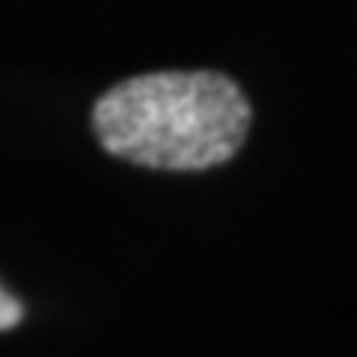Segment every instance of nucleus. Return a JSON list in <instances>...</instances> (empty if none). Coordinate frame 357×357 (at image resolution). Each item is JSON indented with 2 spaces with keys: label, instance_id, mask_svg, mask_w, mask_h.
Segmentation results:
<instances>
[{
  "label": "nucleus",
  "instance_id": "obj_1",
  "mask_svg": "<svg viewBox=\"0 0 357 357\" xmlns=\"http://www.w3.org/2000/svg\"><path fill=\"white\" fill-rule=\"evenodd\" d=\"M253 107L220 72H149L119 81L93 107L98 143L152 170H208L244 146Z\"/></svg>",
  "mask_w": 357,
  "mask_h": 357
},
{
  "label": "nucleus",
  "instance_id": "obj_2",
  "mask_svg": "<svg viewBox=\"0 0 357 357\" xmlns=\"http://www.w3.org/2000/svg\"><path fill=\"white\" fill-rule=\"evenodd\" d=\"M21 316H24V307L18 304V301L6 292L3 286H0V331H9V328H15Z\"/></svg>",
  "mask_w": 357,
  "mask_h": 357
}]
</instances>
